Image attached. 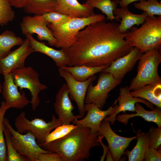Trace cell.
<instances>
[{
	"mask_svg": "<svg viewBox=\"0 0 161 161\" xmlns=\"http://www.w3.org/2000/svg\"><path fill=\"white\" fill-rule=\"evenodd\" d=\"M69 92L66 84H63L56 95L54 104L55 112L62 124H69L74 120L83 117L79 114L75 115L73 113L74 106L70 100Z\"/></svg>",
	"mask_w": 161,
	"mask_h": 161,
	"instance_id": "17",
	"label": "cell"
},
{
	"mask_svg": "<svg viewBox=\"0 0 161 161\" xmlns=\"http://www.w3.org/2000/svg\"><path fill=\"white\" fill-rule=\"evenodd\" d=\"M3 131L7 149V161H28L26 158L21 155L13 147L10 140V134L4 125Z\"/></svg>",
	"mask_w": 161,
	"mask_h": 161,
	"instance_id": "30",
	"label": "cell"
},
{
	"mask_svg": "<svg viewBox=\"0 0 161 161\" xmlns=\"http://www.w3.org/2000/svg\"><path fill=\"white\" fill-rule=\"evenodd\" d=\"M20 46L5 57L0 58V74L3 75L25 67L26 58L35 52L27 37Z\"/></svg>",
	"mask_w": 161,
	"mask_h": 161,
	"instance_id": "13",
	"label": "cell"
},
{
	"mask_svg": "<svg viewBox=\"0 0 161 161\" xmlns=\"http://www.w3.org/2000/svg\"><path fill=\"white\" fill-rule=\"evenodd\" d=\"M8 109L4 101H2L0 105V161H7V149L3 131V120Z\"/></svg>",
	"mask_w": 161,
	"mask_h": 161,
	"instance_id": "31",
	"label": "cell"
},
{
	"mask_svg": "<svg viewBox=\"0 0 161 161\" xmlns=\"http://www.w3.org/2000/svg\"><path fill=\"white\" fill-rule=\"evenodd\" d=\"M107 66L93 67L82 65L66 66L61 67L69 73L76 80L79 81H84L92 76L101 72Z\"/></svg>",
	"mask_w": 161,
	"mask_h": 161,
	"instance_id": "26",
	"label": "cell"
},
{
	"mask_svg": "<svg viewBox=\"0 0 161 161\" xmlns=\"http://www.w3.org/2000/svg\"><path fill=\"white\" fill-rule=\"evenodd\" d=\"M58 72L60 76L66 81L69 92L70 99L75 101L77 105L79 115L83 117L85 114V99L88 88L90 84L97 78L94 75L84 81L75 79L71 74L61 67H59Z\"/></svg>",
	"mask_w": 161,
	"mask_h": 161,
	"instance_id": "11",
	"label": "cell"
},
{
	"mask_svg": "<svg viewBox=\"0 0 161 161\" xmlns=\"http://www.w3.org/2000/svg\"><path fill=\"white\" fill-rule=\"evenodd\" d=\"M37 161H64L61 156L58 153L53 152L40 154Z\"/></svg>",
	"mask_w": 161,
	"mask_h": 161,
	"instance_id": "37",
	"label": "cell"
},
{
	"mask_svg": "<svg viewBox=\"0 0 161 161\" xmlns=\"http://www.w3.org/2000/svg\"><path fill=\"white\" fill-rule=\"evenodd\" d=\"M129 44L144 53L161 46V16H147L142 26L133 27L125 38Z\"/></svg>",
	"mask_w": 161,
	"mask_h": 161,
	"instance_id": "3",
	"label": "cell"
},
{
	"mask_svg": "<svg viewBox=\"0 0 161 161\" xmlns=\"http://www.w3.org/2000/svg\"><path fill=\"white\" fill-rule=\"evenodd\" d=\"M11 73L14 83L21 90L27 89L31 93L30 103L32 110L35 111L40 104L39 93L47 89V86L41 83L38 73L31 66L15 69Z\"/></svg>",
	"mask_w": 161,
	"mask_h": 161,
	"instance_id": "8",
	"label": "cell"
},
{
	"mask_svg": "<svg viewBox=\"0 0 161 161\" xmlns=\"http://www.w3.org/2000/svg\"><path fill=\"white\" fill-rule=\"evenodd\" d=\"M160 85H148L139 89L131 92L134 97L143 98L151 103L157 107L161 108L160 97L155 94V90Z\"/></svg>",
	"mask_w": 161,
	"mask_h": 161,
	"instance_id": "28",
	"label": "cell"
},
{
	"mask_svg": "<svg viewBox=\"0 0 161 161\" xmlns=\"http://www.w3.org/2000/svg\"><path fill=\"white\" fill-rule=\"evenodd\" d=\"M137 73L128 87L130 91L136 90L145 85L161 84L158 69L161 62L159 49L148 51L143 54L139 60Z\"/></svg>",
	"mask_w": 161,
	"mask_h": 161,
	"instance_id": "5",
	"label": "cell"
},
{
	"mask_svg": "<svg viewBox=\"0 0 161 161\" xmlns=\"http://www.w3.org/2000/svg\"><path fill=\"white\" fill-rule=\"evenodd\" d=\"M2 89V85L0 81V94L1 93Z\"/></svg>",
	"mask_w": 161,
	"mask_h": 161,
	"instance_id": "42",
	"label": "cell"
},
{
	"mask_svg": "<svg viewBox=\"0 0 161 161\" xmlns=\"http://www.w3.org/2000/svg\"><path fill=\"white\" fill-rule=\"evenodd\" d=\"M48 23L43 15H27L22 18L20 29L21 33L25 36L27 34L32 35L35 33L39 41H47L50 46L55 47L57 41L48 27Z\"/></svg>",
	"mask_w": 161,
	"mask_h": 161,
	"instance_id": "10",
	"label": "cell"
},
{
	"mask_svg": "<svg viewBox=\"0 0 161 161\" xmlns=\"http://www.w3.org/2000/svg\"><path fill=\"white\" fill-rule=\"evenodd\" d=\"M137 141L134 147L131 151L125 152L129 161H143L146 152L149 147L147 133L137 131Z\"/></svg>",
	"mask_w": 161,
	"mask_h": 161,
	"instance_id": "24",
	"label": "cell"
},
{
	"mask_svg": "<svg viewBox=\"0 0 161 161\" xmlns=\"http://www.w3.org/2000/svg\"><path fill=\"white\" fill-rule=\"evenodd\" d=\"M57 4V0H28L23 9L27 13L42 15L55 11Z\"/></svg>",
	"mask_w": 161,
	"mask_h": 161,
	"instance_id": "23",
	"label": "cell"
},
{
	"mask_svg": "<svg viewBox=\"0 0 161 161\" xmlns=\"http://www.w3.org/2000/svg\"><path fill=\"white\" fill-rule=\"evenodd\" d=\"M119 24L104 21L91 24L81 30L75 43L65 49L68 66H109L129 53L132 47L125 38L129 31L120 32Z\"/></svg>",
	"mask_w": 161,
	"mask_h": 161,
	"instance_id": "1",
	"label": "cell"
},
{
	"mask_svg": "<svg viewBox=\"0 0 161 161\" xmlns=\"http://www.w3.org/2000/svg\"><path fill=\"white\" fill-rule=\"evenodd\" d=\"M147 133L149 147L157 149L161 144V127H151Z\"/></svg>",
	"mask_w": 161,
	"mask_h": 161,
	"instance_id": "35",
	"label": "cell"
},
{
	"mask_svg": "<svg viewBox=\"0 0 161 161\" xmlns=\"http://www.w3.org/2000/svg\"><path fill=\"white\" fill-rule=\"evenodd\" d=\"M15 17V12L8 0H0V26L7 25Z\"/></svg>",
	"mask_w": 161,
	"mask_h": 161,
	"instance_id": "32",
	"label": "cell"
},
{
	"mask_svg": "<svg viewBox=\"0 0 161 161\" xmlns=\"http://www.w3.org/2000/svg\"><path fill=\"white\" fill-rule=\"evenodd\" d=\"M134 7L145 12L148 16H161V4L157 0H142L134 4Z\"/></svg>",
	"mask_w": 161,
	"mask_h": 161,
	"instance_id": "29",
	"label": "cell"
},
{
	"mask_svg": "<svg viewBox=\"0 0 161 161\" xmlns=\"http://www.w3.org/2000/svg\"><path fill=\"white\" fill-rule=\"evenodd\" d=\"M8 1L12 7L19 9L23 8L28 0H8Z\"/></svg>",
	"mask_w": 161,
	"mask_h": 161,
	"instance_id": "38",
	"label": "cell"
},
{
	"mask_svg": "<svg viewBox=\"0 0 161 161\" xmlns=\"http://www.w3.org/2000/svg\"><path fill=\"white\" fill-rule=\"evenodd\" d=\"M119 0H86L83 4L86 7L94 9H99L106 14L107 19L113 21L114 20L120 21V19L115 16L113 11L119 4Z\"/></svg>",
	"mask_w": 161,
	"mask_h": 161,
	"instance_id": "25",
	"label": "cell"
},
{
	"mask_svg": "<svg viewBox=\"0 0 161 161\" xmlns=\"http://www.w3.org/2000/svg\"><path fill=\"white\" fill-rule=\"evenodd\" d=\"M55 11L77 18L87 17L95 14L94 9L81 4L77 0H57Z\"/></svg>",
	"mask_w": 161,
	"mask_h": 161,
	"instance_id": "19",
	"label": "cell"
},
{
	"mask_svg": "<svg viewBox=\"0 0 161 161\" xmlns=\"http://www.w3.org/2000/svg\"><path fill=\"white\" fill-rule=\"evenodd\" d=\"M116 103L115 101L112 106L104 111L100 109L94 103L85 104L84 110L87 113L86 116L82 119L74 120L72 122L75 125L88 127L93 133H98L103 120L107 116L111 115L116 110L118 106Z\"/></svg>",
	"mask_w": 161,
	"mask_h": 161,
	"instance_id": "14",
	"label": "cell"
},
{
	"mask_svg": "<svg viewBox=\"0 0 161 161\" xmlns=\"http://www.w3.org/2000/svg\"><path fill=\"white\" fill-rule=\"evenodd\" d=\"M106 161H114L113 158L112 157V154L110 150L109 149L106 155Z\"/></svg>",
	"mask_w": 161,
	"mask_h": 161,
	"instance_id": "41",
	"label": "cell"
},
{
	"mask_svg": "<svg viewBox=\"0 0 161 161\" xmlns=\"http://www.w3.org/2000/svg\"><path fill=\"white\" fill-rule=\"evenodd\" d=\"M149 147L145 154L143 161H160L161 151Z\"/></svg>",
	"mask_w": 161,
	"mask_h": 161,
	"instance_id": "36",
	"label": "cell"
},
{
	"mask_svg": "<svg viewBox=\"0 0 161 161\" xmlns=\"http://www.w3.org/2000/svg\"><path fill=\"white\" fill-rule=\"evenodd\" d=\"M4 81L1 93L6 106L9 109H21L28 105L30 101L23 91L21 93L13 80L11 73L3 75Z\"/></svg>",
	"mask_w": 161,
	"mask_h": 161,
	"instance_id": "16",
	"label": "cell"
},
{
	"mask_svg": "<svg viewBox=\"0 0 161 161\" xmlns=\"http://www.w3.org/2000/svg\"><path fill=\"white\" fill-rule=\"evenodd\" d=\"M143 54L138 49L133 47L129 53L112 62L102 71L109 73L115 80L121 81L125 75L133 69Z\"/></svg>",
	"mask_w": 161,
	"mask_h": 161,
	"instance_id": "15",
	"label": "cell"
},
{
	"mask_svg": "<svg viewBox=\"0 0 161 161\" xmlns=\"http://www.w3.org/2000/svg\"><path fill=\"white\" fill-rule=\"evenodd\" d=\"M110 122L103 120L101 123L98 134L105 137L108 143L114 161L120 160L125 154L126 149L133 140L137 138V135L132 137H125L116 133L110 126Z\"/></svg>",
	"mask_w": 161,
	"mask_h": 161,
	"instance_id": "12",
	"label": "cell"
},
{
	"mask_svg": "<svg viewBox=\"0 0 161 161\" xmlns=\"http://www.w3.org/2000/svg\"><path fill=\"white\" fill-rule=\"evenodd\" d=\"M86 1V0H85Z\"/></svg>",
	"mask_w": 161,
	"mask_h": 161,
	"instance_id": "43",
	"label": "cell"
},
{
	"mask_svg": "<svg viewBox=\"0 0 161 161\" xmlns=\"http://www.w3.org/2000/svg\"><path fill=\"white\" fill-rule=\"evenodd\" d=\"M42 15L47 22L54 25L63 24L73 18L55 11L47 13Z\"/></svg>",
	"mask_w": 161,
	"mask_h": 161,
	"instance_id": "34",
	"label": "cell"
},
{
	"mask_svg": "<svg viewBox=\"0 0 161 161\" xmlns=\"http://www.w3.org/2000/svg\"><path fill=\"white\" fill-rule=\"evenodd\" d=\"M62 124V121L53 114L51 121L47 122L42 119L35 118L30 120L22 112L15 119L14 125L16 130L22 134L30 131L36 138L39 145L44 144L46 139L51 131Z\"/></svg>",
	"mask_w": 161,
	"mask_h": 161,
	"instance_id": "6",
	"label": "cell"
},
{
	"mask_svg": "<svg viewBox=\"0 0 161 161\" xmlns=\"http://www.w3.org/2000/svg\"><path fill=\"white\" fill-rule=\"evenodd\" d=\"M113 13L115 16L121 18L117 29L122 33L128 32L134 25L142 24L148 16L144 11L140 14H133L129 11L128 7H117L113 11Z\"/></svg>",
	"mask_w": 161,
	"mask_h": 161,
	"instance_id": "21",
	"label": "cell"
},
{
	"mask_svg": "<svg viewBox=\"0 0 161 161\" xmlns=\"http://www.w3.org/2000/svg\"><path fill=\"white\" fill-rule=\"evenodd\" d=\"M98 136V133H92L89 128L77 125L64 137L39 146L58 153L64 161H84L89 159L90 149L100 145Z\"/></svg>",
	"mask_w": 161,
	"mask_h": 161,
	"instance_id": "2",
	"label": "cell"
},
{
	"mask_svg": "<svg viewBox=\"0 0 161 161\" xmlns=\"http://www.w3.org/2000/svg\"><path fill=\"white\" fill-rule=\"evenodd\" d=\"M77 125L73 124H62L56 127L55 129L50 132L46 137L44 144L62 138L76 128Z\"/></svg>",
	"mask_w": 161,
	"mask_h": 161,
	"instance_id": "33",
	"label": "cell"
},
{
	"mask_svg": "<svg viewBox=\"0 0 161 161\" xmlns=\"http://www.w3.org/2000/svg\"><path fill=\"white\" fill-rule=\"evenodd\" d=\"M3 124L10 134V140L13 147L28 161H37L40 154L53 153L42 148L31 132L28 131L25 134H23L18 132L13 129L9 120L6 118L4 119Z\"/></svg>",
	"mask_w": 161,
	"mask_h": 161,
	"instance_id": "7",
	"label": "cell"
},
{
	"mask_svg": "<svg viewBox=\"0 0 161 161\" xmlns=\"http://www.w3.org/2000/svg\"><path fill=\"white\" fill-rule=\"evenodd\" d=\"M134 112H136L135 114H119L116 117V120L127 126L130 119L140 116L147 121L154 123L158 127H161V108L156 107L151 111H148L145 110L139 103H137L135 105Z\"/></svg>",
	"mask_w": 161,
	"mask_h": 161,
	"instance_id": "22",
	"label": "cell"
},
{
	"mask_svg": "<svg viewBox=\"0 0 161 161\" xmlns=\"http://www.w3.org/2000/svg\"><path fill=\"white\" fill-rule=\"evenodd\" d=\"M104 137L103 136L99 135L98 134V140L100 143V144L102 145L103 148V155L100 157V161H103L104 160L106 154L109 150V147L105 145L102 142V139Z\"/></svg>",
	"mask_w": 161,
	"mask_h": 161,
	"instance_id": "39",
	"label": "cell"
},
{
	"mask_svg": "<svg viewBox=\"0 0 161 161\" xmlns=\"http://www.w3.org/2000/svg\"><path fill=\"white\" fill-rule=\"evenodd\" d=\"M116 101L118 103L116 110L111 115L106 117L103 120L110 122L112 125L114 124L116 116L121 112L127 111L134 112L135 105L137 103L144 104L151 110L154 108L153 104L149 101L142 98L133 96L128 86L120 88L119 96Z\"/></svg>",
	"mask_w": 161,
	"mask_h": 161,
	"instance_id": "18",
	"label": "cell"
},
{
	"mask_svg": "<svg viewBox=\"0 0 161 161\" xmlns=\"http://www.w3.org/2000/svg\"><path fill=\"white\" fill-rule=\"evenodd\" d=\"M24 40L12 31L6 30L0 34V58H4L11 52L12 48L20 46Z\"/></svg>",
	"mask_w": 161,
	"mask_h": 161,
	"instance_id": "27",
	"label": "cell"
},
{
	"mask_svg": "<svg viewBox=\"0 0 161 161\" xmlns=\"http://www.w3.org/2000/svg\"><path fill=\"white\" fill-rule=\"evenodd\" d=\"M25 36L29 38L31 46L35 52H40L49 57L58 67L68 66V59L65 49L56 50L47 46L44 43L36 40L32 35L27 34Z\"/></svg>",
	"mask_w": 161,
	"mask_h": 161,
	"instance_id": "20",
	"label": "cell"
},
{
	"mask_svg": "<svg viewBox=\"0 0 161 161\" xmlns=\"http://www.w3.org/2000/svg\"><path fill=\"white\" fill-rule=\"evenodd\" d=\"M105 19L103 15L95 14L86 18H73L61 24L49 23L47 26L57 41L55 47L66 49L75 43L76 36L81 30L91 24L104 21Z\"/></svg>",
	"mask_w": 161,
	"mask_h": 161,
	"instance_id": "4",
	"label": "cell"
},
{
	"mask_svg": "<svg viewBox=\"0 0 161 161\" xmlns=\"http://www.w3.org/2000/svg\"><path fill=\"white\" fill-rule=\"evenodd\" d=\"M142 0H120L119 4L121 7H128L130 4L137 1Z\"/></svg>",
	"mask_w": 161,
	"mask_h": 161,
	"instance_id": "40",
	"label": "cell"
},
{
	"mask_svg": "<svg viewBox=\"0 0 161 161\" xmlns=\"http://www.w3.org/2000/svg\"><path fill=\"white\" fill-rule=\"evenodd\" d=\"M121 82L115 80L111 74L101 72L96 85L93 86L92 82L89 85L86 95L85 103H94L102 109L109 92Z\"/></svg>",
	"mask_w": 161,
	"mask_h": 161,
	"instance_id": "9",
	"label": "cell"
}]
</instances>
